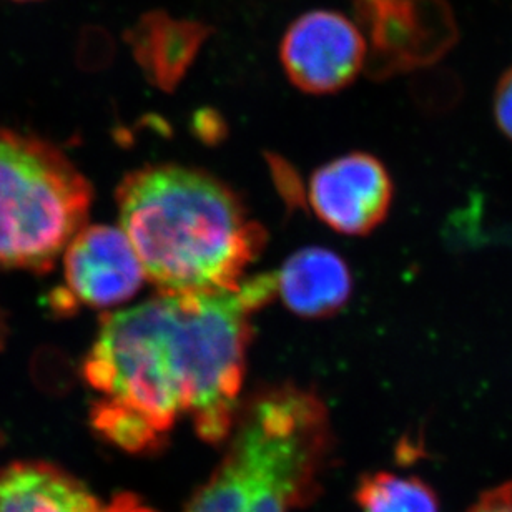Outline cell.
I'll return each instance as SVG.
<instances>
[{"mask_svg": "<svg viewBox=\"0 0 512 512\" xmlns=\"http://www.w3.org/2000/svg\"><path fill=\"white\" fill-rule=\"evenodd\" d=\"M124 230L160 293L237 290L266 233L232 188L198 168L148 165L117 188Z\"/></svg>", "mask_w": 512, "mask_h": 512, "instance_id": "6da1fadb", "label": "cell"}, {"mask_svg": "<svg viewBox=\"0 0 512 512\" xmlns=\"http://www.w3.org/2000/svg\"><path fill=\"white\" fill-rule=\"evenodd\" d=\"M84 378L100 394L92 424L119 448L138 453L162 443L195 399V353L182 298L158 293L102 316L85 356Z\"/></svg>", "mask_w": 512, "mask_h": 512, "instance_id": "7a4b0ae2", "label": "cell"}, {"mask_svg": "<svg viewBox=\"0 0 512 512\" xmlns=\"http://www.w3.org/2000/svg\"><path fill=\"white\" fill-rule=\"evenodd\" d=\"M230 436L187 512H291L315 498L331 426L313 391L293 384L258 391L238 409Z\"/></svg>", "mask_w": 512, "mask_h": 512, "instance_id": "3957f363", "label": "cell"}, {"mask_svg": "<svg viewBox=\"0 0 512 512\" xmlns=\"http://www.w3.org/2000/svg\"><path fill=\"white\" fill-rule=\"evenodd\" d=\"M90 205L89 180L59 148L0 128V270L49 271Z\"/></svg>", "mask_w": 512, "mask_h": 512, "instance_id": "277c9868", "label": "cell"}, {"mask_svg": "<svg viewBox=\"0 0 512 512\" xmlns=\"http://www.w3.org/2000/svg\"><path fill=\"white\" fill-rule=\"evenodd\" d=\"M366 42V74L384 80L431 64L454 42L443 0H351Z\"/></svg>", "mask_w": 512, "mask_h": 512, "instance_id": "5b68a950", "label": "cell"}, {"mask_svg": "<svg viewBox=\"0 0 512 512\" xmlns=\"http://www.w3.org/2000/svg\"><path fill=\"white\" fill-rule=\"evenodd\" d=\"M281 64L291 84L310 95L346 89L365 70L366 42L353 20L336 10H311L286 29Z\"/></svg>", "mask_w": 512, "mask_h": 512, "instance_id": "8992f818", "label": "cell"}, {"mask_svg": "<svg viewBox=\"0 0 512 512\" xmlns=\"http://www.w3.org/2000/svg\"><path fill=\"white\" fill-rule=\"evenodd\" d=\"M64 286L52 295L54 310L79 306L109 310L137 295L147 280L122 228L84 227L65 250Z\"/></svg>", "mask_w": 512, "mask_h": 512, "instance_id": "52a82bcc", "label": "cell"}, {"mask_svg": "<svg viewBox=\"0 0 512 512\" xmlns=\"http://www.w3.org/2000/svg\"><path fill=\"white\" fill-rule=\"evenodd\" d=\"M393 180L375 155L351 152L311 175L308 200L316 217L335 232L368 235L388 217Z\"/></svg>", "mask_w": 512, "mask_h": 512, "instance_id": "ba28073f", "label": "cell"}, {"mask_svg": "<svg viewBox=\"0 0 512 512\" xmlns=\"http://www.w3.org/2000/svg\"><path fill=\"white\" fill-rule=\"evenodd\" d=\"M212 32V27L198 20L175 19L165 10H150L127 30L125 40L148 84L173 92Z\"/></svg>", "mask_w": 512, "mask_h": 512, "instance_id": "9c48e42d", "label": "cell"}, {"mask_svg": "<svg viewBox=\"0 0 512 512\" xmlns=\"http://www.w3.org/2000/svg\"><path fill=\"white\" fill-rule=\"evenodd\" d=\"M276 293L301 318L320 320L345 308L353 291L350 266L328 248L293 253L275 275Z\"/></svg>", "mask_w": 512, "mask_h": 512, "instance_id": "30bf717a", "label": "cell"}, {"mask_svg": "<svg viewBox=\"0 0 512 512\" xmlns=\"http://www.w3.org/2000/svg\"><path fill=\"white\" fill-rule=\"evenodd\" d=\"M0 512H102L94 494L64 469L19 461L0 469Z\"/></svg>", "mask_w": 512, "mask_h": 512, "instance_id": "8fae6325", "label": "cell"}, {"mask_svg": "<svg viewBox=\"0 0 512 512\" xmlns=\"http://www.w3.org/2000/svg\"><path fill=\"white\" fill-rule=\"evenodd\" d=\"M356 499L363 512H439L438 498L428 484L393 473L366 476Z\"/></svg>", "mask_w": 512, "mask_h": 512, "instance_id": "7c38bea8", "label": "cell"}, {"mask_svg": "<svg viewBox=\"0 0 512 512\" xmlns=\"http://www.w3.org/2000/svg\"><path fill=\"white\" fill-rule=\"evenodd\" d=\"M494 119L499 130L512 140V69L506 70L496 85Z\"/></svg>", "mask_w": 512, "mask_h": 512, "instance_id": "4fadbf2b", "label": "cell"}, {"mask_svg": "<svg viewBox=\"0 0 512 512\" xmlns=\"http://www.w3.org/2000/svg\"><path fill=\"white\" fill-rule=\"evenodd\" d=\"M466 512H512V481L489 489Z\"/></svg>", "mask_w": 512, "mask_h": 512, "instance_id": "5bb4252c", "label": "cell"}, {"mask_svg": "<svg viewBox=\"0 0 512 512\" xmlns=\"http://www.w3.org/2000/svg\"><path fill=\"white\" fill-rule=\"evenodd\" d=\"M102 512H155L152 509L143 506L135 496L130 494H120L110 503L109 508L102 509Z\"/></svg>", "mask_w": 512, "mask_h": 512, "instance_id": "9a60e30c", "label": "cell"}, {"mask_svg": "<svg viewBox=\"0 0 512 512\" xmlns=\"http://www.w3.org/2000/svg\"><path fill=\"white\" fill-rule=\"evenodd\" d=\"M4 336H5L4 316H2V311H0V346H2V343H4Z\"/></svg>", "mask_w": 512, "mask_h": 512, "instance_id": "2e32d148", "label": "cell"}, {"mask_svg": "<svg viewBox=\"0 0 512 512\" xmlns=\"http://www.w3.org/2000/svg\"><path fill=\"white\" fill-rule=\"evenodd\" d=\"M22 2H25V0H22Z\"/></svg>", "mask_w": 512, "mask_h": 512, "instance_id": "e0dca14e", "label": "cell"}]
</instances>
